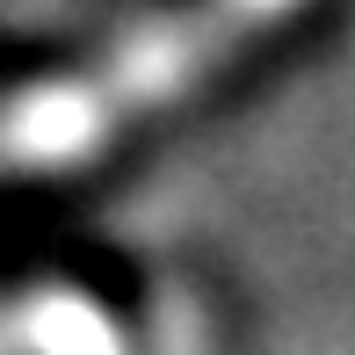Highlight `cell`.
<instances>
[{
    "label": "cell",
    "mask_w": 355,
    "mask_h": 355,
    "mask_svg": "<svg viewBox=\"0 0 355 355\" xmlns=\"http://www.w3.org/2000/svg\"><path fill=\"white\" fill-rule=\"evenodd\" d=\"M283 8H297V0H196V8L167 15V22H153L131 51L116 58V73L109 80H87V87H66L51 94V102H37L22 123H15V153L22 159H66V153H87L102 131H116L123 116H138V109L167 102V94H182L189 80L203 66H218L225 44H239L247 29L276 22Z\"/></svg>",
    "instance_id": "6da1fadb"
}]
</instances>
